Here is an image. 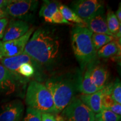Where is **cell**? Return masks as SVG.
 Returning a JSON list of instances; mask_svg holds the SVG:
<instances>
[{"label":"cell","mask_w":121,"mask_h":121,"mask_svg":"<svg viewBox=\"0 0 121 121\" xmlns=\"http://www.w3.org/2000/svg\"><path fill=\"white\" fill-rule=\"evenodd\" d=\"M59 48L58 40L47 30L40 28L33 34L23 53L38 65L48 66L56 60Z\"/></svg>","instance_id":"cell-1"},{"label":"cell","mask_w":121,"mask_h":121,"mask_svg":"<svg viewBox=\"0 0 121 121\" xmlns=\"http://www.w3.org/2000/svg\"><path fill=\"white\" fill-rule=\"evenodd\" d=\"M93 33L86 27L76 26L71 31V45L76 58L81 67L93 63L96 59V51L92 42Z\"/></svg>","instance_id":"cell-2"},{"label":"cell","mask_w":121,"mask_h":121,"mask_svg":"<svg viewBox=\"0 0 121 121\" xmlns=\"http://www.w3.org/2000/svg\"><path fill=\"white\" fill-rule=\"evenodd\" d=\"M45 86L52 95L55 114H60L74 97L75 86L71 80L63 78H51Z\"/></svg>","instance_id":"cell-3"},{"label":"cell","mask_w":121,"mask_h":121,"mask_svg":"<svg viewBox=\"0 0 121 121\" xmlns=\"http://www.w3.org/2000/svg\"><path fill=\"white\" fill-rule=\"evenodd\" d=\"M25 103L28 107L40 113L55 114L53 100L49 91L45 85L31 81L27 88Z\"/></svg>","instance_id":"cell-4"},{"label":"cell","mask_w":121,"mask_h":121,"mask_svg":"<svg viewBox=\"0 0 121 121\" xmlns=\"http://www.w3.org/2000/svg\"><path fill=\"white\" fill-rule=\"evenodd\" d=\"M60 114L64 121H95L93 111L75 96Z\"/></svg>","instance_id":"cell-5"},{"label":"cell","mask_w":121,"mask_h":121,"mask_svg":"<svg viewBox=\"0 0 121 121\" xmlns=\"http://www.w3.org/2000/svg\"><path fill=\"white\" fill-rule=\"evenodd\" d=\"M39 2L37 0H13L5 8L8 15L20 19H30L34 15Z\"/></svg>","instance_id":"cell-6"},{"label":"cell","mask_w":121,"mask_h":121,"mask_svg":"<svg viewBox=\"0 0 121 121\" xmlns=\"http://www.w3.org/2000/svg\"><path fill=\"white\" fill-rule=\"evenodd\" d=\"M34 31V28L33 27L19 38L6 42L0 40V52L2 57H11L23 53L25 46Z\"/></svg>","instance_id":"cell-7"},{"label":"cell","mask_w":121,"mask_h":121,"mask_svg":"<svg viewBox=\"0 0 121 121\" xmlns=\"http://www.w3.org/2000/svg\"><path fill=\"white\" fill-rule=\"evenodd\" d=\"M103 9L102 3L97 0H78L71 4V10L85 22Z\"/></svg>","instance_id":"cell-8"},{"label":"cell","mask_w":121,"mask_h":121,"mask_svg":"<svg viewBox=\"0 0 121 121\" xmlns=\"http://www.w3.org/2000/svg\"><path fill=\"white\" fill-rule=\"evenodd\" d=\"M24 112L22 101L15 100L4 105L0 113V121H20Z\"/></svg>","instance_id":"cell-9"},{"label":"cell","mask_w":121,"mask_h":121,"mask_svg":"<svg viewBox=\"0 0 121 121\" xmlns=\"http://www.w3.org/2000/svg\"><path fill=\"white\" fill-rule=\"evenodd\" d=\"M30 29V25L25 21L11 20L4 32L2 42L13 40L22 37Z\"/></svg>","instance_id":"cell-10"},{"label":"cell","mask_w":121,"mask_h":121,"mask_svg":"<svg viewBox=\"0 0 121 121\" xmlns=\"http://www.w3.org/2000/svg\"><path fill=\"white\" fill-rule=\"evenodd\" d=\"M21 78L18 74L10 72L0 63V92L10 94L15 91L16 81Z\"/></svg>","instance_id":"cell-11"},{"label":"cell","mask_w":121,"mask_h":121,"mask_svg":"<svg viewBox=\"0 0 121 121\" xmlns=\"http://www.w3.org/2000/svg\"><path fill=\"white\" fill-rule=\"evenodd\" d=\"M85 24L86 27L93 33L103 34L115 37L110 32L107 26L106 19L104 14V8L101 9L93 17L88 20Z\"/></svg>","instance_id":"cell-12"},{"label":"cell","mask_w":121,"mask_h":121,"mask_svg":"<svg viewBox=\"0 0 121 121\" xmlns=\"http://www.w3.org/2000/svg\"><path fill=\"white\" fill-rule=\"evenodd\" d=\"M0 62L8 70L15 74H17L18 69L23 63H28L33 65H38L34 60L24 53L16 56L3 57L0 60Z\"/></svg>","instance_id":"cell-13"},{"label":"cell","mask_w":121,"mask_h":121,"mask_svg":"<svg viewBox=\"0 0 121 121\" xmlns=\"http://www.w3.org/2000/svg\"><path fill=\"white\" fill-rule=\"evenodd\" d=\"M104 95V91L102 89L91 94H81L79 95L78 98L96 114L99 113L103 109L102 100Z\"/></svg>","instance_id":"cell-14"},{"label":"cell","mask_w":121,"mask_h":121,"mask_svg":"<svg viewBox=\"0 0 121 121\" xmlns=\"http://www.w3.org/2000/svg\"><path fill=\"white\" fill-rule=\"evenodd\" d=\"M92 67L93 63L87 65V69L78 81V90L81 94H91L100 90L95 86L92 81L91 76Z\"/></svg>","instance_id":"cell-15"},{"label":"cell","mask_w":121,"mask_h":121,"mask_svg":"<svg viewBox=\"0 0 121 121\" xmlns=\"http://www.w3.org/2000/svg\"><path fill=\"white\" fill-rule=\"evenodd\" d=\"M91 76L94 84L99 90H102L105 86L109 73L108 70L105 67L101 65L93 66Z\"/></svg>","instance_id":"cell-16"},{"label":"cell","mask_w":121,"mask_h":121,"mask_svg":"<svg viewBox=\"0 0 121 121\" xmlns=\"http://www.w3.org/2000/svg\"><path fill=\"white\" fill-rule=\"evenodd\" d=\"M59 4L60 3L56 1H44L43 4L39 10V16L43 17L46 22L52 23V17L58 10Z\"/></svg>","instance_id":"cell-17"},{"label":"cell","mask_w":121,"mask_h":121,"mask_svg":"<svg viewBox=\"0 0 121 121\" xmlns=\"http://www.w3.org/2000/svg\"><path fill=\"white\" fill-rule=\"evenodd\" d=\"M121 51V43L116 40L104 45L96 52V55L100 58H109L118 54Z\"/></svg>","instance_id":"cell-18"},{"label":"cell","mask_w":121,"mask_h":121,"mask_svg":"<svg viewBox=\"0 0 121 121\" xmlns=\"http://www.w3.org/2000/svg\"><path fill=\"white\" fill-rule=\"evenodd\" d=\"M58 10L63 15L65 19L68 22L78 24L79 26L86 27V24L70 8L63 4H59Z\"/></svg>","instance_id":"cell-19"},{"label":"cell","mask_w":121,"mask_h":121,"mask_svg":"<svg viewBox=\"0 0 121 121\" xmlns=\"http://www.w3.org/2000/svg\"><path fill=\"white\" fill-rule=\"evenodd\" d=\"M115 38H116L113 36L103 34L93 33L92 35V42L96 52L107 44L114 40Z\"/></svg>","instance_id":"cell-20"},{"label":"cell","mask_w":121,"mask_h":121,"mask_svg":"<svg viewBox=\"0 0 121 121\" xmlns=\"http://www.w3.org/2000/svg\"><path fill=\"white\" fill-rule=\"evenodd\" d=\"M106 22L109 31L115 37L119 28L121 26V23L119 22L116 14L112 10H109L107 11Z\"/></svg>","instance_id":"cell-21"},{"label":"cell","mask_w":121,"mask_h":121,"mask_svg":"<svg viewBox=\"0 0 121 121\" xmlns=\"http://www.w3.org/2000/svg\"><path fill=\"white\" fill-rule=\"evenodd\" d=\"M103 109L109 110L116 113V114L121 115V104L117 103L112 99L109 95H104L102 100Z\"/></svg>","instance_id":"cell-22"},{"label":"cell","mask_w":121,"mask_h":121,"mask_svg":"<svg viewBox=\"0 0 121 121\" xmlns=\"http://www.w3.org/2000/svg\"><path fill=\"white\" fill-rule=\"evenodd\" d=\"M120 116L105 109H102L99 113L95 114V121H120Z\"/></svg>","instance_id":"cell-23"},{"label":"cell","mask_w":121,"mask_h":121,"mask_svg":"<svg viewBox=\"0 0 121 121\" xmlns=\"http://www.w3.org/2000/svg\"><path fill=\"white\" fill-rule=\"evenodd\" d=\"M110 96L114 102L121 104V83L119 78H116L112 84Z\"/></svg>","instance_id":"cell-24"},{"label":"cell","mask_w":121,"mask_h":121,"mask_svg":"<svg viewBox=\"0 0 121 121\" xmlns=\"http://www.w3.org/2000/svg\"><path fill=\"white\" fill-rule=\"evenodd\" d=\"M34 66V65L30 63H23L18 69L17 73H19L25 78H30L34 75L35 72Z\"/></svg>","instance_id":"cell-25"},{"label":"cell","mask_w":121,"mask_h":121,"mask_svg":"<svg viewBox=\"0 0 121 121\" xmlns=\"http://www.w3.org/2000/svg\"><path fill=\"white\" fill-rule=\"evenodd\" d=\"M23 121H42L41 113L28 107Z\"/></svg>","instance_id":"cell-26"},{"label":"cell","mask_w":121,"mask_h":121,"mask_svg":"<svg viewBox=\"0 0 121 121\" xmlns=\"http://www.w3.org/2000/svg\"><path fill=\"white\" fill-rule=\"evenodd\" d=\"M52 23L55 24H65L68 25H71V22H69L66 20L63 17V15L60 13L59 10L54 13L52 17Z\"/></svg>","instance_id":"cell-27"},{"label":"cell","mask_w":121,"mask_h":121,"mask_svg":"<svg viewBox=\"0 0 121 121\" xmlns=\"http://www.w3.org/2000/svg\"><path fill=\"white\" fill-rule=\"evenodd\" d=\"M9 23V19L7 18L0 19V39H2L5 32L6 28Z\"/></svg>","instance_id":"cell-28"},{"label":"cell","mask_w":121,"mask_h":121,"mask_svg":"<svg viewBox=\"0 0 121 121\" xmlns=\"http://www.w3.org/2000/svg\"><path fill=\"white\" fill-rule=\"evenodd\" d=\"M42 121H57L56 115L49 113H41Z\"/></svg>","instance_id":"cell-29"},{"label":"cell","mask_w":121,"mask_h":121,"mask_svg":"<svg viewBox=\"0 0 121 121\" xmlns=\"http://www.w3.org/2000/svg\"><path fill=\"white\" fill-rule=\"evenodd\" d=\"M13 0H0V8L5 9Z\"/></svg>","instance_id":"cell-30"},{"label":"cell","mask_w":121,"mask_h":121,"mask_svg":"<svg viewBox=\"0 0 121 121\" xmlns=\"http://www.w3.org/2000/svg\"><path fill=\"white\" fill-rule=\"evenodd\" d=\"M8 15L5 9H1L0 8V19L2 18H7L8 17Z\"/></svg>","instance_id":"cell-31"},{"label":"cell","mask_w":121,"mask_h":121,"mask_svg":"<svg viewBox=\"0 0 121 121\" xmlns=\"http://www.w3.org/2000/svg\"><path fill=\"white\" fill-rule=\"evenodd\" d=\"M116 17H117L118 20L119 22L121 23V3L119 4V6L118 8V10H117L116 14Z\"/></svg>","instance_id":"cell-32"},{"label":"cell","mask_w":121,"mask_h":121,"mask_svg":"<svg viewBox=\"0 0 121 121\" xmlns=\"http://www.w3.org/2000/svg\"><path fill=\"white\" fill-rule=\"evenodd\" d=\"M56 119L57 121H64L62 118L60 116V114H56Z\"/></svg>","instance_id":"cell-33"},{"label":"cell","mask_w":121,"mask_h":121,"mask_svg":"<svg viewBox=\"0 0 121 121\" xmlns=\"http://www.w3.org/2000/svg\"><path fill=\"white\" fill-rule=\"evenodd\" d=\"M2 58H3L2 55V54H1V52H0V60H1V59H2Z\"/></svg>","instance_id":"cell-34"}]
</instances>
